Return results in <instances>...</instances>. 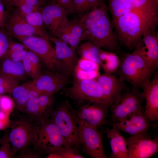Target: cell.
Returning <instances> with one entry per match:
<instances>
[{
	"label": "cell",
	"mask_w": 158,
	"mask_h": 158,
	"mask_svg": "<svg viewBox=\"0 0 158 158\" xmlns=\"http://www.w3.org/2000/svg\"><path fill=\"white\" fill-rule=\"evenodd\" d=\"M81 148L83 152L92 158H107L104 151V129H98L78 123Z\"/></svg>",
	"instance_id": "obj_10"
},
{
	"label": "cell",
	"mask_w": 158,
	"mask_h": 158,
	"mask_svg": "<svg viewBox=\"0 0 158 158\" xmlns=\"http://www.w3.org/2000/svg\"><path fill=\"white\" fill-rule=\"evenodd\" d=\"M119 79L127 82L133 89H143L149 83L155 70L141 56L133 51L120 61L118 70Z\"/></svg>",
	"instance_id": "obj_3"
},
{
	"label": "cell",
	"mask_w": 158,
	"mask_h": 158,
	"mask_svg": "<svg viewBox=\"0 0 158 158\" xmlns=\"http://www.w3.org/2000/svg\"><path fill=\"white\" fill-rule=\"evenodd\" d=\"M111 20L118 42L130 50L135 48L144 31L148 28H156L158 22L134 11Z\"/></svg>",
	"instance_id": "obj_2"
},
{
	"label": "cell",
	"mask_w": 158,
	"mask_h": 158,
	"mask_svg": "<svg viewBox=\"0 0 158 158\" xmlns=\"http://www.w3.org/2000/svg\"><path fill=\"white\" fill-rule=\"evenodd\" d=\"M20 111V114H16L11 120L10 129L7 135L15 155L19 152L33 148L40 124Z\"/></svg>",
	"instance_id": "obj_4"
},
{
	"label": "cell",
	"mask_w": 158,
	"mask_h": 158,
	"mask_svg": "<svg viewBox=\"0 0 158 158\" xmlns=\"http://www.w3.org/2000/svg\"><path fill=\"white\" fill-rule=\"evenodd\" d=\"M76 148L63 146L51 153L55 154L56 158H84Z\"/></svg>",
	"instance_id": "obj_31"
},
{
	"label": "cell",
	"mask_w": 158,
	"mask_h": 158,
	"mask_svg": "<svg viewBox=\"0 0 158 158\" xmlns=\"http://www.w3.org/2000/svg\"><path fill=\"white\" fill-rule=\"evenodd\" d=\"M22 63L27 75L33 79L38 77L42 72L40 59L30 50L28 51Z\"/></svg>",
	"instance_id": "obj_25"
},
{
	"label": "cell",
	"mask_w": 158,
	"mask_h": 158,
	"mask_svg": "<svg viewBox=\"0 0 158 158\" xmlns=\"http://www.w3.org/2000/svg\"><path fill=\"white\" fill-rule=\"evenodd\" d=\"M50 117L59 129L66 146L81 148L79 128L75 110L68 100H64L53 109Z\"/></svg>",
	"instance_id": "obj_5"
},
{
	"label": "cell",
	"mask_w": 158,
	"mask_h": 158,
	"mask_svg": "<svg viewBox=\"0 0 158 158\" xmlns=\"http://www.w3.org/2000/svg\"><path fill=\"white\" fill-rule=\"evenodd\" d=\"M3 125L0 119V130H1L3 128Z\"/></svg>",
	"instance_id": "obj_53"
},
{
	"label": "cell",
	"mask_w": 158,
	"mask_h": 158,
	"mask_svg": "<svg viewBox=\"0 0 158 158\" xmlns=\"http://www.w3.org/2000/svg\"><path fill=\"white\" fill-rule=\"evenodd\" d=\"M86 0H73L74 12L83 13Z\"/></svg>",
	"instance_id": "obj_47"
},
{
	"label": "cell",
	"mask_w": 158,
	"mask_h": 158,
	"mask_svg": "<svg viewBox=\"0 0 158 158\" xmlns=\"http://www.w3.org/2000/svg\"><path fill=\"white\" fill-rule=\"evenodd\" d=\"M133 10L145 17L158 21V0H130Z\"/></svg>",
	"instance_id": "obj_24"
},
{
	"label": "cell",
	"mask_w": 158,
	"mask_h": 158,
	"mask_svg": "<svg viewBox=\"0 0 158 158\" xmlns=\"http://www.w3.org/2000/svg\"><path fill=\"white\" fill-rule=\"evenodd\" d=\"M156 28H148L134 51L143 58L155 70L158 68V34Z\"/></svg>",
	"instance_id": "obj_13"
},
{
	"label": "cell",
	"mask_w": 158,
	"mask_h": 158,
	"mask_svg": "<svg viewBox=\"0 0 158 158\" xmlns=\"http://www.w3.org/2000/svg\"><path fill=\"white\" fill-rule=\"evenodd\" d=\"M97 80L110 107L119 101L126 89L124 82L113 74L105 73L100 75Z\"/></svg>",
	"instance_id": "obj_18"
},
{
	"label": "cell",
	"mask_w": 158,
	"mask_h": 158,
	"mask_svg": "<svg viewBox=\"0 0 158 158\" xmlns=\"http://www.w3.org/2000/svg\"><path fill=\"white\" fill-rule=\"evenodd\" d=\"M120 63V61L117 56L113 52L109 51L106 59L101 66L104 73L113 74L117 71Z\"/></svg>",
	"instance_id": "obj_30"
},
{
	"label": "cell",
	"mask_w": 158,
	"mask_h": 158,
	"mask_svg": "<svg viewBox=\"0 0 158 158\" xmlns=\"http://www.w3.org/2000/svg\"><path fill=\"white\" fill-rule=\"evenodd\" d=\"M19 2L25 3L39 8L46 4L45 0H17L15 3V6Z\"/></svg>",
	"instance_id": "obj_46"
},
{
	"label": "cell",
	"mask_w": 158,
	"mask_h": 158,
	"mask_svg": "<svg viewBox=\"0 0 158 158\" xmlns=\"http://www.w3.org/2000/svg\"><path fill=\"white\" fill-rule=\"evenodd\" d=\"M107 5L113 20L123 15L133 11L130 0H107Z\"/></svg>",
	"instance_id": "obj_27"
},
{
	"label": "cell",
	"mask_w": 158,
	"mask_h": 158,
	"mask_svg": "<svg viewBox=\"0 0 158 158\" xmlns=\"http://www.w3.org/2000/svg\"><path fill=\"white\" fill-rule=\"evenodd\" d=\"M128 158H148L158 152V138H142L130 135L125 138Z\"/></svg>",
	"instance_id": "obj_17"
},
{
	"label": "cell",
	"mask_w": 158,
	"mask_h": 158,
	"mask_svg": "<svg viewBox=\"0 0 158 158\" xmlns=\"http://www.w3.org/2000/svg\"><path fill=\"white\" fill-rule=\"evenodd\" d=\"M85 27L79 20H69L67 17L53 35L63 40L74 50L82 41L83 34Z\"/></svg>",
	"instance_id": "obj_16"
},
{
	"label": "cell",
	"mask_w": 158,
	"mask_h": 158,
	"mask_svg": "<svg viewBox=\"0 0 158 158\" xmlns=\"http://www.w3.org/2000/svg\"><path fill=\"white\" fill-rule=\"evenodd\" d=\"M99 65L94 61L80 57L73 71L74 79L89 80L97 79L100 75Z\"/></svg>",
	"instance_id": "obj_22"
},
{
	"label": "cell",
	"mask_w": 158,
	"mask_h": 158,
	"mask_svg": "<svg viewBox=\"0 0 158 158\" xmlns=\"http://www.w3.org/2000/svg\"><path fill=\"white\" fill-rule=\"evenodd\" d=\"M144 111L143 110L138 112L128 120L136 126L140 132L147 138H151L148 132L150 121L146 117Z\"/></svg>",
	"instance_id": "obj_28"
},
{
	"label": "cell",
	"mask_w": 158,
	"mask_h": 158,
	"mask_svg": "<svg viewBox=\"0 0 158 158\" xmlns=\"http://www.w3.org/2000/svg\"><path fill=\"white\" fill-rule=\"evenodd\" d=\"M66 146L59 129L51 118L40 123L33 148L42 155L54 152Z\"/></svg>",
	"instance_id": "obj_8"
},
{
	"label": "cell",
	"mask_w": 158,
	"mask_h": 158,
	"mask_svg": "<svg viewBox=\"0 0 158 158\" xmlns=\"http://www.w3.org/2000/svg\"><path fill=\"white\" fill-rule=\"evenodd\" d=\"M104 131L107 135L111 149V152L110 154L111 158H121L120 152L118 148L117 141L114 134L113 127L110 129H104Z\"/></svg>",
	"instance_id": "obj_33"
},
{
	"label": "cell",
	"mask_w": 158,
	"mask_h": 158,
	"mask_svg": "<svg viewBox=\"0 0 158 158\" xmlns=\"http://www.w3.org/2000/svg\"><path fill=\"white\" fill-rule=\"evenodd\" d=\"M18 153V154L16 157L17 158H41L42 156L40 153L34 150L33 148L20 152Z\"/></svg>",
	"instance_id": "obj_40"
},
{
	"label": "cell",
	"mask_w": 158,
	"mask_h": 158,
	"mask_svg": "<svg viewBox=\"0 0 158 158\" xmlns=\"http://www.w3.org/2000/svg\"><path fill=\"white\" fill-rule=\"evenodd\" d=\"M62 91L63 94L71 98L77 105L85 102H93L110 107L97 79H73L72 85Z\"/></svg>",
	"instance_id": "obj_6"
},
{
	"label": "cell",
	"mask_w": 158,
	"mask_h": 158,
	"mask_svg": "<svg viewBox=\"0 0 158 158\" xmlns=\"http://www.w3.org/2000/svg\"><path fill=\"white\" fill-rule=\"evenodd\" d=\"M31 87V80L25 83L20 85H18L15 87L11 94L14 102L26 93Z\"/></svg>",
	"instance_id": "obj_36"
},
{
	"label": "cell",
	"mask_w": 158,
	"mask_h": 158,
	"mask_svg": "<svg viewBox=\"0 0 158 158\" xmlns=\"http://www.w3.org/2000/svg\"><path fill=\"white\" fill-rule=\"evenodd\" d=\"M75 110L78 123L98 129L107 123L109 107L107 105L95 102H87L78 105Z\"/></svg>",
	"instance_id": "obj_11"
},
{
	"label": "cell",
	"mask_w": 158,
	"mask_h": 158,
	"mask_svg": "<svg viewBox=\"0 0 158 158\" xmlns=\"http://www.w3.org/2000/svg\"><path fill=\"white\" fill-rule=\"evenodd\" d=\"M69 77L61 72H42L31 80L32 87L40 95H54L66 87L70 81Z\"/></svg>",
	"instance_id": "obj_12"
},
{
	"label": "cell",
	"mask_w": 158,
	"mask_h": 158,
	"mask_svg": "<svg viewBox=\"0 0 158 158\" xmlns=\"http://www.w3.org/2000/svg\"><path fill=\"white\" fill-rule=\"evenodd\" d=\"M14 104L13 99L10 97L6 95L0 96V105L3 112L10 110Z\"/></svg>",
	"instance_id": "obj_38"
},
{
	"label": "cell",
	"mask_w": 158,
	"mask_h": 158,
	"mask_svg": "<svg viewBox=\"0 0 158 158\" xmlns=\"http://www.w3.org/2000/svg\"><path fill=\"white\" fill-rule=\"evenodd\" d=\"M25 49L18 52L7 54V58L16 62H22L28 50Z\"/></svg>",
	"instance_id": "obj_43"
},
{
	"label": "cell",
	"mask_w": 158,
	"mask_h": 158,
	"mask_svg": "<svg viewBox=\"0 0 158 158\" xmlns=\"http://www.w3.org/2000/svg\"><path fill=\"white\" fill-rule=\"evenodd\" d=\"M9 44L6 35L0 31V58L6 53Z\"/></svg>",
	"instance_id": "obj_41"
},
{
	"label": "cell",
	"mask_w": 158,
	"mask_h": 158,
	"mask_svg": "<svg viewBox=\"0 0 158 158\" xmlns=\"http://www.w3.org/2000/svg\"><path fill=\"white\" fill-rule=\"evenodd\" d=\"M4 15L0 13V26L3 25V23Z\"/></svg>",
	"instance_id": "obj_51"
},
{
	"label": "cell",
	"mask_w": 158,
	"mask_h": 158,
	"mask_svg": "<svg viewBox=\"0 0 158 158\" xmlns=\"http://www.w3.org/2000/svg\"><path fill=\"white\" fill-rule=\"evenodd\" d=\"M4 6H5L3 2L0 0V13L4 15L5 12ZM6 7V6H5Z\"/></svg>",
	"instance_id": "obj_49"
},
{
	"label": "cell",
	"mask_w": 158,
	"mask_h": 158,
	"mask_svg": "<svg viewBox=\"0 0 158 158\" xmlns=\"http://www.w3.org/2000/svg\"><path fill=\"white\" fill-rule=\"evenodd\" d=\"M40 10L44 26L53 35L67 17V12L55 0H51Z\"/></svg>",
	"instance_id": "obj_20"
},
{
	"label": "cell",
	"mask_w": 158,
	"mask_h": 158,
	"mask_svg": "<svg viewBox=\"0 0 158 158\" xmlns=\"http://www.w3.org/2000/svg\"><path fill=\"white\" fill-rule=\"evenodd\" d=\"M5 117V115L2 111H0V119H3Z\"/></svg>",
	"instance_id": "obj_52"
},
{
	"label": "cell",
	"mask_w": 158,
	"mask_h": 158,
	"mask_svg": "<svg viewBox=\"0 0 158 158\" xmlns=\"http://www.w3.org/2000/svg\"><path fill=\"white\" fill-rule=\"evenodd\" d=\"M8 141H9V140L7 135L4 136L1 138L0 137V145H1L3 142Z\"/></svg>",
	"instance_id": "obj_50"
},
{
	"label": "cell",
	"mask_w": 158,
	"mask_h": 158,
	"mask_svg": "<svg viewBox=\"0 0 158 158\" xmlns=\"http://www.w3.org/2000/svg\"><path fill=\"white\" fill-rule=\"evenodd\" d=\"M148 84L142 92L146 100L144 111L146 118L150 122L158 120V73L154 74Z\"/></svg>",
	"instance_id": "obj_21"
},
{
	"label": "cell",
	"mask_w": 158,
	"mask_h": 158,
	"mask_svg": "<svg viewBox=\"0 0 158 158\" xmlns=\"http://www.w3.org/2000/svg\"><path fill=\"white\" fill-rule=\"evenodd\" d=\"M54 100V95H41L29 101L21 111L40 124L49 118Z\"/></svg>",
	"instance_id": "obj_14"
},
{
	"label": "cell",
	"mask_w": 158,
	"mask_h": 158,
	"mask_svg": "<svg viewBox=\"0 0 158 158\" xmlns=\"http://www.w3.org/2000/svg\"><path fill=\"white\" fill-rule=\"evenodd\" d=\"M24 16L26 21L30 25L37 28L46 30L42 15L40 9Z\"/></svg>",
	"instance_id": "obj_32"
},
{
	"label": "cell",
	"mask_w": 158,
	"mask_h": 158,
	"mask_svg": "<svg viewBox=\"0 0 158 158\" xmlns=\"http://www.w3.org/2000/svg\"><path fill=\"white\" fill-rule=\"evenodd\" d=\"M16 39L26 48L36 54L49 71L54 72L55 69H59L55 49L50 44L48 38L31 36Z\"/></svg>",
	"instance_id": "obj_9"
},
{
	"label": "cell",
	"mask_w": 158,
	"mask_h": 158,
	"mask_svg": "<svg viewBox=\"0 0 158 158\" xmlns=\"http://www.w3.org/2000/svg\"><path fill=\"white\" fill-rule=\"evenodd\" d=\"M16 6L20 12L23 16L40 9L23 2H19L16 4Z\"/></svg>",
	"instance_id": "obj_39"
},
{
	"label": "cell",
	"mask_w": 158,
	"mask_h": 158,
	"mask_svg": "<svg viewBox=\"0 0 158 158\" xmlns=\"http://www.w3.org/2000/svg\"><path fill=\"white\" fill-rule=\"evenodd\" d=\"M105 1V0H86L83 13L102 5Z\"/></svg>",
	"instance_id": "obj_42"
},
{
	"label": "cell",
	"mask_w": 158,
	"mask_h": 158,
	"mask_svg": "<svg viewBox=\"0 0 158 158\" xmlns=\"http://www.w3.org/2000/svg\"><path fill=\"white\" fill-rule=\"evenodd\" d=\"M105 3L85 13L79 19L85 27L82 40L87 39L102 49L113 52L118 47V41L114 32Z\"/></svg>",
	"instance_id": "obj_1"
},
{
	"label": "cell",
	"mask_w": 158,
	"mask_h": 158,
	"mask_svg": "<svg viewBox=\"0 0 158 158\" xmlns=\"http://www.w3.org/2000/svg\"><path fill=\"white\" fill-rule=\"evenodd\" d=\"M15 154L9 141L3 142L0 147V158H14Z\"/></svg>",
	"instance_id": "obj_37"
},
{
	"label": "cell",
	"mask_w": 158,
	"mask_h": 158,
	"mask_svg": "<svg viewBox=\"0 0 158 158\" xmlns=\"http://www.w3.org/2000/svg\"><path fill=\"white\" fill-rule=\"evenodd\" d=\"M8 8L15 6L16 2L17 0H1Z\"/></svg>",
	"instance_id": "obj_48"
},
{
	"label": "cell",
	"mask_w": 158,
	"mask_h": 158,
	"mask_svg": "<svg viewBox=\"0 0 158 158\" xmlns=\"http://www.w3.org/2000/svg\"><path fill=\"white\" fill-rule=\"evenodd\" d=\"M120 152L121 158H128V154L127 143L125 138L117 128L112 127Z\"/></svg>",
	"instance_id": "obj_35"
},
{
	"label": "cell",
	"mask_w": 158,
	"mask_h": 158,
	"mask_svg": "<svg viewBox=\"0 0 158 158\" xmlns=\"http://www.w3.org/2000/svg\"><path fill=\"white\" fill-rule=\"evenodd\" d=\"M0 75L18 83L27 76L22 62L14 61L7 57L0 62Z\"/></svg>",
	"instance_id": "obj_23"
},
{
	"label": "cell",
	"mask_w": 158,
	"mask_h": 158,
	"mask_svg": "<svg viewBox=\"0 0 158 158\" xmlns=\"http://www.w3.org/2000/svg\"><path fill=\"white\" fill-rule=\"evenodd\" d=\"M119 130H121L132 136H136L142 138H147L139 132L136 126L128 119L123 121H119L110 124Z\"/></svg>",
	"instance_id": "obj_29"
},
{
	"label": "cell",
	"mask_w": 158,
	"mask_h": 158,
	"mask_svg": "<svg viewBox=\"0 0 158 158\" xmlns=\"http://www.w3.org/2000/svg\"><path fill=\"white\" fill-rule=\"evenodd\" d=\"M144 98L142 93L138 90H124L119 101L109 107L112 113L110 124L128 120L138 112L144 110L142 105Z\"/></svg>",
	"instance_id": "obj_7"
},
{
	"label": "cell",
	"mask_w": 158,
	"mask_h": 158,
	"mask_svg": "<svg viewBox=\"0 0 158 158\" xmlns=\"http://www.w3.org/2000/svg\"><path fill=\"white\" fill-rule=\"evenodd\" d=\"M18 85L16 81L0 75V95L11 94L15 87Z\"/></svg>",
	"instance_id": "obj_34"
},
{
	"label": "cell",
	"mask_w": 158,
	"mask_h": 158,
	"mask_svg": "<svg viewBox=\"0 0 158 158\" xmlns=\"http://www.w3.org/2000/svg\"><path fill=\"white\" fill-rule=\"evenodd\" d=\"M56 2L62 7L68 14L74 13L73 0H55Z\"/></svg>",
	"instance_id": "obj_44"
},
{
	"label": "cell",
	"mask_w": 158,
	"mask_h": 158,
	"mask_svg": "<svg viewBox=\"0 0 158 158\" xmlns=\"http://www.w3.org/2000/svg\"><path fill=\"white\" fill-rule=\"evenodd\" d=\"M14 14L10 18L7 29L10 35L16 39L21 37L35 36L47 37L49 36L46 30L36 28L29 24L20 12Z\"/></svg>",
	"instance_id": "obj_19"
},
{
	"label": "cell",
	"mask_w": 158,
	"mask_h": 158,
	"mask_svg": "<svg viewBox=\"0 0 158 158\" xmlns=\"http://www.w3.org/2000/svg\"><path fill=\"white\" fill-rule=\"evenodd\" d=\"M26 49V47L21 43H12L9 44L8 48L6 51L7 54L21 51Z\"/></svg>",
	"instance_id": "obj_45"
},
{
	"label": "cell",
	"mask_w": 158,
	"mask_h": 158,
	"mask_svg": "<svg viewBox=\"0 0 158 158\" xmlns=\"http://www.w3.org/2000/svg\"><path fill=\"white\" fill-rule=\"evenodd\" d=\"M101 49L93 42L88 40L78 45L76 51L80 57L91 60L100 66L99 53Z\"/></svg>",
	"instance_id": "obj_26"
},
{
	"label": "cell",
	"mask_w": 158,
	"mask_h": 158,
	"mask_svg": "<svg viewBox=\"0 0 158 158\" xmlns=\"http://www.w3.org/2000/svg\"><path fill=\"white\" fill-rule=\"evenodd\" d=\"M55 44L56 56L59 69L68 77L73 75L78 58L76 51L62 40L54 36L49 37Z\"/></svg>",
	"instance_id": "obj_15"
}]
</instances>
